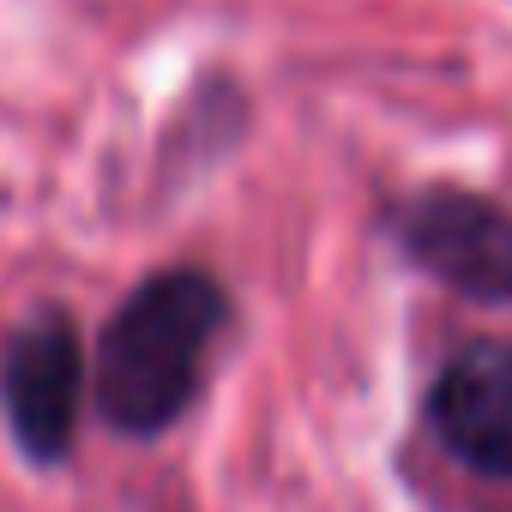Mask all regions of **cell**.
I'll use <instances>...</instances> for the list:
<instances>
[{"mask_svg":"<svg viewBox=\"0 0 512 512\" xmlns=\"http://www.w3.org/2000/svg\"><path fill=\"white\" fill-rule=\"evenodd\" d=\"M398 235L410 260L470 302H512V217L470 187H422Z\"/></svg>","mask_w":512,"mask_h":512,"instance_id":"cell-2","label":"cell"},{"mask_svg":"<svg viewBox=\"0 0 512 512\" xmlns=\"http://www.w3.org/2000/svg\"><path fill=\"white\" fill-rule=\"evenodd\" d=\"M79 392H85V356L67 314H37L7 338L0 356V404H7L13 440L37 464H61L79 434Z\"/></svg>","mask_w":512,"mask_h":512,"instance_id":"cell-3","label":"cell"},{"mask_svg":"<svg viewBox=\"0 0 512 512\" xmlns=\"http://www.w3.org/2000/svg\"><path fill=\"white\" fill-rule=\"evenodd\" d=\"M223 326V290L205 272L145 278L97 350V404L121 434H163L199 392L205 350Z\"/></svg>","mask_w":512,"mask_h":512,"instance_id":"cell-1","label":"cell"},{"mask_svg":"<svg viewBox=\"0 0 512 512\" xmlns=\"http://www.w3.org/2000/svg\"><path fill=\"white\" fill-rule=\"evenodd\" d=\"M428 416L458 464L482 476H512V344L458 350L434 380Z\"/></svg>","mask_w":512,"mask_h":512,"instance_id":"cell-4","label":"cell"}]
</instances>
